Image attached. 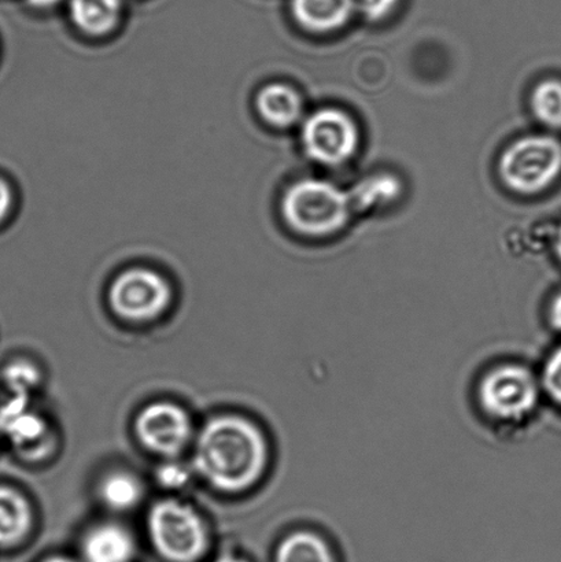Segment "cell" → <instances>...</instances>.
I'll use <instances>...</instances> for the list:
<instances>
[{
    "mask_svg": "<svg viewBox=\"0 0 561 562\" xmlns=\"http://www.w3.org/2000/svg\"><path fill=\"white\" fill-rule=\"evenodd\" d=\"M356 0H291V13L302 27L315 33L339 30L349 21Z\"/></svg>",
    "mask_w": 561,
    "mask_h": 562,
    "instance_id": "12",
    "label": "cell"
},
{
    "mask_svg": "<svg viewBox=\"0 0 561 562\" xmlns=\"http://www.w3.org/2000/svg\"><path fill=\"white\" fill-rule=\"evenodd\" d=\"M500 173L510 190L536 194L561 173V145L551 136H529L515 142L500 159Z\"/></svg>",
    "mask_w": 561,
    "mask_h": 562,
    "instance_id": "5",
    "label": "cell"
},
{
    "mask_svg": "<svg viewBox=\"0 0 561 562\" xmlns=\"http://www.w3.org/2000/svg\"><path fill=\"white\" fill-rule=\"evenodd\" d=\"M170 301L168 281L147 268H132L119 274L109 292L113 312L128 322H150L167 311Z\"/></svg>",
    "mask_w": 561,
    "mask_h": 562,
    "instance_id": "6",
    "label": "cell"
},
{
    "mask_svg": "<svg viewBox=\"0 0 561 562\" xmlns=\"http://www.w3.org/2000/svg\"><path fill=\"white\" fill-rule=\"evenodd\" d=\"M268 449L260 429L238 416L213 418L198 437L194 467L214 488L239 493L258 482Z\"/></svg>",
    "mask_w": 561,
    "mask_h": 562,
    "instance_id": "1",
    "label": "cell"
},
{
    "mask_svg": "<svg viewBox=\"0 0 561 562\" xmlns=\"http://www.w3.org/2000/svg\"><path fill=\"white\" fill-rule=\"evenodd\" d=\"M540 374L543 396L561 411V344L549 352Z\"/></svg>",
    "mask_w": 561,
    "mask_h": 562,
    "instance_id": "20",
    "label": "cell"
},
{
    "mask_svg": "<svg viewBox=\"0 0 561 562\" xmlns=\"http://www.w3.org/2000/svg\"><path fill=\"white\" fill-rule=\"evenodd\" d=\"M0 434L31 456L43 454L49 442L47 424L30 407V396L13 395L0 406Z\"/></svg>",
    "mask_w": 561,
    "mask_h": 562,
    "instance_id": "9",
    "label": "cell"
},
{
    "mask_svg": "<svg viewBox=\"0 0 561 562\" xmlns=\"http://www.w3.org/2000/svg\"><path fill=\"white\" fill-rule=\"evenodd\" d=\"M32 509L16 490L0 486V549H13L24 542L32 530Z\"/></svg>",
    "mask_w": 561,
    "mask_h": 562,
    "instance_id": "13",
    "label": "cell"
},
{
    "mask_svg": "<svg viewBox=\"0 0 561 562\" xmlns=\"http://www.w3.org/2000/svg\"><path fill=\"white\" fill-rule=\"evenodd\" d=\"M148 537L159 558L168 562H198L209 548L205 522L190 505L159 501L147 519Z\"/></svg>",
    "mask_w": 561,
    "mask_h": 562,
    "instance_id": "4",
    "label": "cell"
},
{
    "mask_svg": "<svg viewBox=\"0 0 561 562\" xmlns=\"http://www.w3.org/2000/svg\"><path fill=\"white\" fill-rule=\"evenodd\" d=\"M3 379L11 394L31 396L38 383V372L30 362H13L5 367Z\"/></svg>",
    "mask_w": 561,
    "mask_h": 562,
    "instance_id": "19",
    "label": "cell"
},
{
    "mask_svg": "<svg viewBox=\"0 0 561 562\" xmlns=\"http://www.w3.org/2000/svg\"><path fill=\"white\" fill-rule=\"evenodd\" d=\"M66 5L76 30L92 37L117 30L124 15V0H68Z\"/></svg>",
    "mask_w": 561,
    "mask_h": 562,
    "instance_id": "11",
    "label": "cell"
},
{
    "mask_svg": "<svg viewBox=\"0 0 561 562\" xmlns=\"http://www.w3.org/2000/svg\"><path fill=\"white\" fill-rule=\"evenodd\" d=\"M531 106L542 124L561 128V81L546 80L537 86L532 92Z\"/></svg>",
    "mask_w": 561,
    "mask_h": 562,
    "instance_id": "18",
    "label": "cell"
},
{
    "mask_svg": "<svg viewBox=\"0 0 561 562\" xmlns=\"http://www.w3.org/2000/svg\"><path fill=\"white\" fill-rule=\"evenodd\" d=\"M399 2L400 0H359V5L368 20L381 21L393 13Z\"/></svg>",
    "mask_w": 561,
    "mask_h": 562,
    "instance_id": "22",
    "label": "cell"
},
{
    "mask_svg": "<svg viewBox=\"0 0 561 562\" xmlns=\"http://www.w3.org/2000/svg\"><path fill=\"white\" fill-rule=\"evenodd\" d=\"M478 404L494 423L516 426L536 415L543 398L540 374L519 362L494 367L481 379Z\"/></svg>",
    "mask_w": 561,
    "mask_h": 562,
    "instance_id": "2",
    "label": "cell"
},
{
    "mask_svg": "<svg viewBox=\"0 0 561 562\" xmlns=\"http://www.w3.org/2000/svg\"><path fill=\"white\" fill-rule=\"evenodd\" d=\"M401 183L392 175H377L357 184L351 191L350 200L360 209H371L397 200Z\"/></svg>",
    "mask_w": 561,
    "mask_h": 562,
    "instance_id": "17",
    "label": "cell"
},
{
    "mask_svg": "<svg viewBox=\"0 0 561 562\" xmlns=\"http://www.w3.org/2000/svg\"><path fill=\"white\" fill-rule=\"evenodd\" d=\"M350 201V195L328 181L300 180L285 191L283 217L296 233L327 236L348 223Z\"/></svg>",
    "mask_w": 561,
    "mask_h": 562,
    "instance_id": "3",
    "label": "cell"
},
{
    "mask_svg": "<svg viewBox=\"0 0 561 562\" xmlns=\"http://www.w3.org/2000/svg\"><path fill=\"white\" fill-rule=\"evenodd\" d=\"M135 553L134 537L112 522L93 527L81 542L82 562H132Z\"/></svg>",
    "mask_w": 561,
    "mask_h": 562,
    "instance_id": "10",
    "label": "cell"
},
{
    "mask_svg": "<svg viewBox=\"0 0 561 562\" xmlns=\"http://www.w3.org/2000/svg\"><path fill=\"white\" fill-rule=\"evenodd\" d=\"M99 494L108 508L125 512L136 508L141 503L143 486L131 473L115 472L103 479Z\"/></svg>",
    "mask_w": 561,
    "mask_h": 562,
    "instance_id": "16",
    "label": "cell"
},
{
    "mask_svg": "<svg viewBox=\"0 0 561 562\" xmlns=\"http://www.w3.org/2000/svg\"><path fill=\"white\" fill-rule=\"evenodd\" d=\"M548 323L549 327L554 330V333L561 335V290L553 295L551 302H549L548 307Z\"/></svg>",
    "mask_w": 561,
    "mask_h": 562,
    "instance_id": "24",
    "label": "cell"
},
{
    "mask_svg": "<svg viewBox=\"0 0 561 562\" xmlns=\"http://www.w3.org/2000/svg\"><path fill=\"white\" fill-rule=\"evenodd\" d=\"M41 562H79V561L68 558V555H52V558L44 559Z\"/></svg>",
    "mask_w": 561,
    "mask_h": 562,
    "instance_id": "26",
    "label": "cell"
},
{
    "mask_svg": "<svg viewBox=\"0 0 561 562\" xmlns=\"http://www.w3.org/2000/svg\"><path fill=\"white\" fill-rule=\"evenodd\" d=\"M557 251H558V256L561 261V227L559 229L558 239H557Z\"/></svg>",
    "mask_w": 561,
    "mask_h": 562,
    "instance_id": "28",
    "label": "cell"
},
{
    "mask_svg": "<svg viewBox=\"0 0 561 562\" xmlns=\"http://www.w3.org/2000/svg\"><path fill=\"white\" fill-rule=\"evenodd\" d=\"M274 562H337L326 539L312 531H296L280 542Z\"/></svg>",
    "mask_w": 561,
    "mask_h": 562,
    "instance_id": "15",
    "label": "cell"
},
{
    "mask_svg": "<svg viewBox=\"0 0 561 562\" xmlns=\"http://www.w3.org/2000/svg\"><path fill=\"white\" fill-rule=\"evenodd\" d=\"M213 562H249L244 559L235 558L233 554H224L220 555L218 559L214 560Z\"/></svg>",
    "mask_w": 561,
    "mask_h": 562,
    "instance_id": "27",
    "label": "cell"
},
{
    "mask_svg": "<svg viewBox=\"0 0 561 562\" xmlns=\"http://www.w3.org/2000/svg\"><path fill=\"white\" fill-rule=\"evenodd\" d=\"M157 476L162 486L168 488H180L189 483L190 471H187L183 465L176 464V462H169V464L159 468Z\"/></svg>",
    "mask_w": 561,
    "mask_h": 562,
    "instance_id": "21",
    "label": "cell"
},
{
    "mask_svg": "<svg viewBox=\"0 0 561 562\" xmlns=\"http://www.w3.org/2000/svg\"><path fill=\"white\" fill-rule=\"evenodd\" d=\"M64 2H68V0H26L30 8L42 11L52 10Z\"/></svg>",
    "mask_w": 561,
    "mask_h": 562,
    "instance_id": "25",
    "label": "cell"
},
{
    "mask_svg": "<svg viewBox=\"0 0 561 562\" xmlns=\"http://www.w3.org/2000/svg\"><path fill=\"white\" fill-rule=\"evenodd\" d=\"M302 145L315 161L340 165L354 157L359 146V130L355 121L338 109L318 110L305 121Z\"/></svg>",
    "mask_w": 561,
    "mask_h": 562,
    "instance_id": "7",
    "label": "cell"
},
{
    "mask_svg": "<svg viewBox=\"0 0 561 562\" xmlns=\"http://www.w3.org/2000/svg\"><path fill=\"white\" fill-rule=\"evenodd\" d=\"M190 417L180 406L157 402L141 412L136 434L143 446L153 453L175 457L190 442Z\"/></svg>",
    "mask_w": 561,
    "mask_h": 562,
    "instance_id": "8",
    "label": "cell"
},
{
    "mask_svg": "<svg viewBox=\"0 0 561 562\" xmlns=\"http://www.w3.org/2000/svg\"><path fill=\"white\" fill-rule=\"evenodd\" d=\"M256 108L261 119L277 128H289L302 114L299 92L279 82L266 86L257 93Z\"/></svg>",
    "mask_w": 561,
    "mask_h": 562,
    "instance_id": "14",
    "label": "cell"
},
{
    "mask_svg": "<svg viewBox=\"0 0 561 562\" xmlns=\"http://www.w3.org/2000/svg\"><path fill=\"white\" fill-rule=\"evenodd\" d=\"M14 195L8 180L0 176V224L9 217L11 209H13Z\"/></svg>",
    "mask_w": 561,
    "mask_h": 562,
    "instance_id": "23",
    "label": "cell"
}]
</instances>
